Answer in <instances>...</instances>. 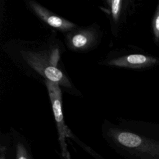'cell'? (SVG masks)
<instances>
[{"label":"cell","mask_w":159,"mask_h":159,"mask_svg":"<svg viewBox=\"0 0 159 159\" xmlns=\"http://www.w3.org/2000/svg\"><path fill=\"white\" fill-rule=\"evenodd\" d=\"M63 50L55 34L45 41L12 40L4 45V51L25 75L44 83L47 81L57 83L76 95L79 92L58 66Z\"/></svg>","instance_id":"cell-1"},{"label":"cell","mask_w":159,"mask_h":159,"mask_svg":"<svg viewBox=\"0 0 159 159\" xmlns=\"http://www.w3.org/2000/svg\"><path fill=\"white\" fill-rule=\"evenodd\" d=\"M101 134L108 145L125 159H159V142L135 132L124 120L104 119Z\"/></svg>","instance_id":"cell-2"},{"label":"cell","mask_w":159,"mask_h":159,"mask_svg":"<svg viewBox=\"0 0 159 159\" xmlns=\"http://www.w3.org/2000/svg\"><path fill=\"white\" fill-rule=\"evenodd\" d=\"M102 32L99 26L92 24L76 27L66 33L65 44L68 48L76 52H86L96 48L99 44Z\"/></svg>","instance_id":"cell-3"},{"label":"cell","mask_w":159,"mask_h":159,"mask_svg":"<svg viewBox=\"0 0 159 159\" xmlns=\"http://www.w3.org/2000/svg\"><path fill=\"white\" fill-rule=\"evenodd\" d=\"M45 85L47 89L52 111L53 113L60 147V155L65 156L69 152L66 143L69 128L65 124L62 111V96L59 84L47 81Z\"/></svg>","instance_id":"cell-4"},{"label":"cell","mask_w":159,"mask_h":159,"mask_svg":"<svg viewBox=\"0 0 159 159\" xmlns=\"http://www.w3.org/2000/svg\"><path fill=\"white\" fill-rule=\"evenodd\" d=\"M26 6L41 21L56 30L66 34L78 27L76 24L56 15L35 1H26Z\"/></svg>","instance_id":"cell-5"},{"label":"cell","mask_w":159,"mask_h":159,"mask_svg":"<svg viewBox=\"0 0 159 159\" xmlns=\"http://www.w3.org/2000/svg\"><path fill=\"white\" fill-rule=\"evenodd\" d=\"M158 63V60L155 57L140 53H131L109 55L101 62V64L110 66L141 69L154 66Z\"/></svg>","instance_id":"cell-6"},{"label":"cell","mask_w":159,"mask_h":159,"mask_svg":"<svg viewBox=\"0 0 159 159\" xmlns=\"http://www.w3.org/2000/svg\"><path fill=\"white\" fill-rule=\"evenodd\" d=\"M9 159H34L31 146L19 132L12 129L8 149Z\"/></svg>","instance_id":"cell-7"},{"label":"cell","mask_w":159,"mask_h":159,"mask_svg":"<svg viewBox=\"0 0 159 159\" xmlns=\"http://www.w3.org/2000/svg\"><path fill=\"white\" fill-rule=\"evenodd\" d=\"M106 2L107 4V10H108V14L111 19L112 31L115 34L119 24L125 2L122 0H108Z\"/></svg>","instance_id":"cell-8"},{"label":"cell","mask_w":159,"mask_h":159,"mask_svg":"<svg viewBox=\"0 0 159 159\" xmlns=\"http://www.w3.org/2000/svg\"><path fill=\"white\" fill-rule=\"evenodd\" d=\"M67 138H70L71 140H73L76 144H78L84 151H85L87 153L90 155L92 157H93L95 159H105L102 156H101L99 153H97L96 151H94L92 148H91L89 146L87 145L85 143L82 142L80 139H78L70 129L68 130L67 134Z\"/></svg>","instance_id":"cell-9"},{"label":"cell","mask_w":159,"mask_h":159,"mask_svg":"<svg viewBox=\"0 0 159 159\" xmlns=\"http://www.w3.org/2000/svg\"><path fill=\"white\" fill-rule=\"evenodd\" d=\"M10 142V135H2L0 142V159L8 158V149Z\"/></svg>","instance_id":"cell-10"},{"label":"cell","mask_w":159,"mask_h":159,"mask_svg":"<svg viewBox=\"0 0 159 159\" xmlns=\"http://www.w3.org/2000/svg\"><path fill=\"white\" fill-rule=\"evenodd\" d=\"M152 31L155 42H159V2L152 23Z\"/></svg>","instance_id":"cell-11"},{"label":"cell","mask_w":159,"mask_h":159,"mask_svg":"<svg viewBox=\"0 0 159 159\" xmlns=\"http://www.w3.org/2000/svg\"><path fill=\"white\" fill-rule=\"evenodd\" d=\"M60 155V157L61 159H71V155H70V153L69 152L65 156H61L60 155Z\"/></svg>","instance_id":"cell-12"}]
</instances>
